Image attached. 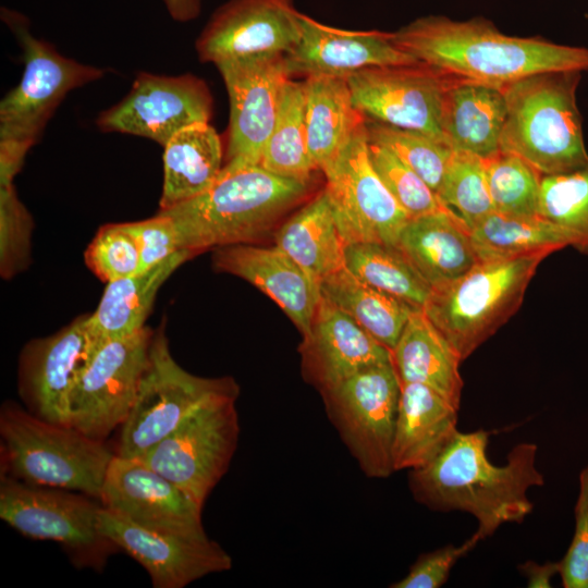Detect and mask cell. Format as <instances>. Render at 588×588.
I'll list each match as a JSON object with an SVG mask.
<instances>
[{
	"label": "cell",
	"mask_w": 588,
	"mask_h": 588,
	"mask_svg": "<svg viewBox=\"0 0 588 588\" xmlns=\"http://www.w3.org/2000/svg\"><path fill=\"white\" fill-rule=\"evenodd\" d=\"M493 432L458 431L431 462L408 471L415 501L432 511L473 515L483 540L503 524L523 523L534 509L527 491L544 483L535 443L516 444L502 466L491 463L487 448Z\"/></svg>",
	"instance_id": "6da1fadb"
},
{
	"label": "cell",
	"mask_w": 588,
	"mask_h": 588,
	"mask_svg": "<svg viewBox=\"0 0 588 588\" xmlns=\"http://www.w3.org/2000/svg\"><path fill=\"white\" fill-rule=\"evenodd\" d=\"M392 39L421 63L501 88L538 73L588 71V48L510 36L480 16H421L392 32Z\"/></svg>",
	"instance_id": "7a4b0ae2"
},
{
	"label": "cell",
	"mask_w": 588,
	"mask_h": 588,
	"mask_svg": "<svg viewBox=\"0 0 588 588\" xmlns=\"http://www.w3.org/2000/svg\"><path fill=\"white\" fill-rule=\"evenodd\" d=\"M309 183L278 176L261 166L222 168L198 196L159 212L168 216L181 249L248 244L308 192Z\"/></svg>",
	"instance_id": "3957f363"
},
{
	"label": "cell",
	"mask_w": 588,
	"mask_h": 588,
	"mask_svg": "<svg viewBox=\"0 0 588 588\" xmlns=\"http://www.w3.org/2000/svg\"><path fill=\"white\" fill-rule=\"evenodd\" d=\"M581 74L544 72L503 87L507 111L500 150L520 157L542 176L587 166L576 101Z\"/></svg>",
	"instance_id": "277c9868"
},
{
	"label": "cell",
	"mask_w": 588,
	"mask_h": 588,
	"mask_svg": "<svg viewBox=\"0 0 588 588\" xmlns=\"http://www.w3.org/2000/svg\"><path fill=\"white\" fill-rule=\"evenodd\" d=\"M1 471L27 483L100 499L114 454L71 425L47 421L13 401L0 408Z\"/></svg>",
	"instance_id": "5b68a950"
},
{
	"label": "cell",
	"mask_w": 588,
	"mask_h": 588,
	"mask_svg": "<svg viewBox=\"0 0 588 588\" xmlns=\"http://www.w3.org/2000/svg\"><path fill=\"white\" fill-rule=\"evenodd\" d=\"M1 19L14 34L24 63L20 83L0 102V166L19 172L65 96L99 79L105 71L68 58L50 42L35 37L23 14L2 8Z\"/></svg>",
	"instance_id": "8992f818"
},
{
	"label": "cell",
	"mask_w": 588,
	"mask_h": 588,
	"mask_svg": "<svg viewBox=\"0 0 588 588\" xmlns=\"http://www.w3.org/2000/svg\"><path fill=\"white\" fill-rule=\"evenodd\" d=\"M552 253L479 260L456 280L432 290L424 310L462 362L516 313L540 262Z\"/></svg>",
	"instance_id": "52a82bcc"
},
{
	"label": "cell",
	"mask_w": 588,
	"mask_h": 588,
	"mask_svg": "<svg viewBox=\"0 0 588 588\" xmlns=\"http://www.w3.org/2000/svg\"><path fill=\"white\" fill-rule=\"evenodd\" d=\"M238 392L230 377L204 378L182 368L171 354L164 330L158 328L115 454L143 457L200 407L220 397H237Z\"/></svg>",
	"instance_id": "ba28073f"
},
{
	"label": "cell",
	"mask_w": 588,
	"mask_h": 588,
	"mask_svg": "<svg viewBox=\"0 0 588 588\" xmlns=\"http://www.w3.org/2000/svg\"><path fill=\"white\" fill-rule=\"evenodd\" d=\"M75 492L0 471V517L26 537L61 543L73 564L101 571L118 548L99 529L100 501Z\"/></svg>",
	"instance_id": "9c48e42d"
},
{
	"label": "cell",
	"mask_w": 588,
	"mask_h": 588,
	"mask_svg": "<svg viewBox=\"0 0 588 588\" xmlns=\"http://www.w3.org/2000/svg\"><path fill=\"white\" fill-rule=\"evenodd\" d=\"M401 383L392 362L365 368L322 391L328 419L369 478L394 473L392 444Z\"/></svg>",
	"instance_id": "30bf717a"
},
{
	"label": "cell",
	"mask_w": 588,
	"mask_h": 588,
	"mask_svg": "<svg viewBox=\"0 0 588 588\" xmlns=\"http://www.w3.org/2000/svg\"><path fill=\"white\" fill-rule=\"evenodd\" d=\"M236 399L225 396L204 405L139 458L200 509L228 471L237 448Z\"/></svg>",
	"instance_id": "8fae6325"
},
{
	"label": "cell",
	"mask_w": 588,
	"mask_h": 588,
	"mask_svg": "<svg viewBox=\"0 0 588 588\" xmlns=\"http://www.w3.org/2000/svg\"><path fill=\"white\" fill-rule=\"evenodd\" d=\"M155 330L144 327L102 343L79 372L70 401L71 426L105 441L127 418L148 364Z\"/></svg>",
	"instance_id": "7c38bea8"
},
{
	"label": "cell",
	"mask_w": 588,
	"mask_h": 588,
	"mask_svg": "<svg viewBox=\"0 0 588 588\" xmlns=\"http://www.w3.org/2000/svg\"><path fill=\"white\" fill-rule=\"evenodd\" d=\"M323 174L324 191L345 245H396L411 216L387 188L370 161L366 125Z\"/></svg>",
	"instance_id": "4fadbf2b"
},
{
	"label": "cell",
	"mask_w": 588,
	"mask_h": 588,
	"mask_svg": "<svg viewBox=\"0 0 588 588\" xmlns=\"http://www.w3.org/2000/svg\"><path fill=\"white\" fill-rule=\"evenodd\" d=\"M457 78L421 62L367 68L346 77L353 101L366 119L419 132L444 144L443 98Z\"/></svg>",
	"instance_id": "5bb4252c"
},
{
	"label": "cell",
	"mask_w": 588,
	"mask_h": 588,
	"mask_svg": "<svg viewBox=\"0 0 588 588\" xmlns=\"http://www.w3.org/2000/svg\"><path fill=\"white\" fill-rule=\"evenodd\" d=\"M212 96L205 81L186 73L140 72L127 95L96 120L101 132H118L155 140L162 147L181 130L209 123Z\"/></svg>",
	"instance_id": "9a60e30c"
},
{
	"label": "cell",
	"mask_w": 588,
	"mask_h": 588,
	"mask_svg": "<svg viewBox=\"0 0 588 588\" xmlns=\"http://www.w3.org/2000/svg\"><path fill=\"white\" fill-rule=\"evenodd\" d=\"M230 102L225 169L260 163L286 83L284 56L240 58L216 64Z\"/></svg>",
	"instance_id": "2e32d148"
},
{
	"label": "cell",
	"mask_w": 588,
	"mask_h": 588,
	"mask_svg": "<svg viewBox=\"0 0 588 588\" xmlns=\"http://www.w3.org/2000/svg\"><path fill=\"white\" fill-rule=\"evenodd\" d=\"M294 0H229L210 16L196 39L201 62L284 56L301 36Z\"/></svg>",
	"instance_id": "e0dca14e"
},
{
	"label": "cell",
	"mask_w": 588,
	"mask_h": 588,
	"mask_svg": "<svg viewBox=\"0 0 588 588\" xmlns=\"http://www.w3.org/2000/svg\"><path fill=\"white\" fill-rule=\"evenodd\" d=\"M89 314L58 332L29 341L19 362V394L38 418L71 425L70 401L76 379L96 351L88 330Z\"/></svg>",
	"instance_id": "ac0fdd59"
},
{
	"label": "cell",
	"mask_w": 588,
	"mask_h": 588,
	"mask_svg": "<svg viewBox=\"0 0 588 588\" xmlns=\"http://www.w3.org/2000/svg\"><path fill=\"white\" fill-rule=\"evenodd\" d=\"M99 529L148 573L154 588H183L232 568L231 555L205 536H183L140 527L101 506Z\"/></svg>",
	"instance_id": "d6986e66"
},
{
	"label": "cell",
	"mask_w": 588,
	"mask_h": 588,
	"mask_svg": "<svg viewBox=\"0 0 588 588\" xmlns=\"http://www.w3.org/2000/svg\"><path fill=\"white\" fill-rule=\"evenodd\" d=\"M108 511L147 529L183 535H207L201 510L177 486L139 458L114 454L100 499Z\"/></svg>",
	"instance_id": "ffe728a7"
},
{
	"label": "cell",
	"mask_w": 588,
	"mask_h": 588,
	"mask_svg": "<svg viewBox=\"0 0 588 588\" xmlns=\"http://www.w3.org/2000/svg\"><path fill=\"white\" fill-rule=\"evenodd\" d=\"M301 36L284 54L290 76L347 77L373 66L418 63L392 39V32L332 27L301 13Z\"/></svg>",
	"instance_id": "44dd1931"
},
{
	"label": "cell",
	"mask_w": 588,
	"mask_h": 588,
	"mask_svg": "<svg viewBox=\"0 0 588 588\" xmlns=\"http://www.w3.org/2000/svg\"><path fill=\"white\" fill-rule=\"evenodd\" d=\"M213 267L240 277L269 296L307 339L320 301V282L277 245L238 244L215 249Z\"/></svg>",
	"instance_id": "7402d4cb"
},
{
	"label": "cell",
	"mask_w": 588,
	"mask_h": 588,
	"mask_svg": "<svg viewBox=\"0 0 588 588\" xmlns=\"http://www.w3.org/2000/svg\"><path fill=\"white\" fill-rule=\"evenodd\" d=\"M303 354L307 375L320 392L365 368L391 362L388 347L322 296Z\"/></svg>",
	"instance_id": "603a6c76"
},
{
	"label": "cell",
	"mask_w": 588,
	"mask_h": 588,
	"mask_svg": "<svg viewBox=\"0 0 588 588\" xmlns=\"http://www.w3.org/2000/svg\"><path fill=\"white\" fill-rule=\"evenodd\" d=\"M395 246L431 290L456 280L479 261L468 225L449 208L411 218Z\"/></svg>",
	"instance_id": "cb8c5ba5"
},
{
	"label": "cell",
	"mask_w": 588,
	"mask_h": 588,
	"mask_svg": "<svg viewBox=\"0 0 588 588\" xmlns=\"http://www.w3.org/2000/svg\"><path fill=\"white\" fill-rule=\"evenodd\" d=\"M400 383L392 463L394 471H409L431 462L453 440L458 408L428 385Z\"/></svg>",
	"instance_id": "d4e9b609"
},
{
	"label": "cell",
	"mask_w": 588,
	"mask_h": 588,
	"mask_svg": "<svg viewBox=\"0 0 588 588\" xmlns=\"http://www.w3.org/2000/svg\"><path fill=\"white\" fill-rule=\"evenodd\" d=\"M506 111L503 88L458 77L443 98L441 130L445 144L452 150L490 158L500 151Z\"/></svg>",
	"instance_id": "484cf974"
},
{
	"label": "cell",
	"mask_w": 588,
	"mask_h": 588,
	"mask_svg": "<svg viewBox=\"0 0 588 588\" xmlns=\"http://www.w3.org/2000/svg\"><path fill=\"white\" fill-rule=\"evenodd\" d=\"M304 84L305 122L310 157L322 173L366 125L345 77L313 75Z\"/></svg>",
	"instance_id": "4316f807"
},
{
	"label": "cell",
	"mask_w": 588,
	"mask_h": 588,
	"mask_svg": "<svg viewBox=\"0 0 588 588\" xmlns=\"http://www.w3.org/2000/svg\"><path fill=\"white\" fill-rule=\"evenodd\" d=\"M194 255L182 249L148 270L107 283L96 310L88 317L95 350L144 328L159 289Z\"/></svg>",
	"instance_id": "83f0119b"
},
{
	"label": "cell",
	"mask_w": 588,
	"mask_h": 588,
	"mask_svg": "<svg viewBox=\"0 0 588 588\" xmlns=\"http://www.w3.org/2000/svg\"><path fill=\"white\" fill-rule=\"evenodd\" d=\"M391 362L401 382L430 387L460 409L462 359L433 326L424 308L415 310L404 327Z\"/></svg>",
	"instance_id": "f1b7e54d"
},
{
	"label": "cell",
	"mask_w": 588,
	"mask_h": 588,
	"mask_svg": "<svg viewBox=\"0 0 588 588\" xmlns=\"http://www.w3.org/2000/svg\"><path fill=\"white\" fill-rule=\"evenodd\" d=\"M160 209H168L207 191L224 163L221 139L209 123L185 127L163 146Z\"/></svg>",
	"instance_id": "f546056e"
},
{
	"label": "cell",
	"mask_w": 588,
	"mask_h": 588,
	"mask_svg": "<svg viewBox=\"0 0 588 588\" xmlns=\"http://www.w3.org/2000/svg\"><path fill=\"white\" fill-rule=\"evenodd\" d=\"M274 238L279 248L319 282L345 267L346 245L324 189L285 221Z\"/></svg>",
	"instance_id": "4dcf8cb0"
},
{
	"label": "cell",
	"mask_w": 588,
	"mask_h": 588,
	"mask_svg": "<svg viewBox=\"0 0 588 588\" xmlns=\"http://www.w3.org/2000/svg\"><path fill=\"white\" fill-rule=\"evenodd\" d=\"M320 290L323 298L350 315L390 351L412 314L419 309L363 282L345 267L321 280Z\"/></svg>",
	"instance_id": "1f68e13d"
},
{
	"label": "cell",
	"mask_w": 588,
	"mask_h": 588,
	"mask_svg": "<svg viewBox=\"0 0 588 588\" xmlns=\"http://www.w3.org/2000/svg\"><path fill=\"white\" fill-rule=\"evenodd\" d=\"M479 260L509 258L569 246L566 234L541 216H514L492 211L470 229Z\"/></svg>",
	"instance_id": "d6a6232c"
},
{
	"label": "cell",
	"mask_w": 588,
	"mask_h": 588,
	"mask_svg": "<svg viewBox=\"0 0 588 588\" xmlns=\"http://www.w3.org/2000/svg\"><path fill=\"white\" fill-rule=\"evenodd\" d=\"M259 166L278 176L306 183L317 170L307 144L303 82L286 83Z\"/></svg>",
	"instance_id": "836d02e7"
},
{
	"label": "cell",
	"mask_w": 588,
	"mask_h": 588,
	"mask_svg": "<svg viewBox=\"0 0 588 588\" xmlns=\"http://www.w3.org/2000/svg\"><path fill=\"white\" fill-rule=\"evenodd\" d=\"M345 268L363 282L424 308L431 287L393 245L352 243L345 246Z\"/></svg>",
	"instance_id": "e575fe53"
},
{
	"label": "cell",
	"mask_w": 588,
	"mask_h": 588,
	"mask_svg": "<svg viewBox=\"0 0 588 588\" xmlns=\"http://www.w3.org/2000/svg\"><path fill=\"white\" fill-rule=\"evenodd\" d=\"M539 216L559 226L569 246L588 255V164L568 173L541 176Z\"/></svg>",
	"instance_id": "d590c367"
},
{
	"label": "cell",
	"mask_w": 588,
	"mask_h": 588,
	"mask_svg": "<svg viewBox=\"0 0 588 588\" xmlns=\"http://www.w3.org/2000/svg\"><path fill=\"white\" fill-rule=\"evenodd\" d=\"M437 195L469 229L494 211L486 161L470 152L453 150Z\"/></svg>",
	"instance_id": "8d00e7d4"
},
{
	"label": "cell",
	"mask_w": 588,
	"mask_h": 588,
	"mask_svg": "<svg viewBox=\"0 0 588 588\" xmlns=\"http://www.w3.org/2000/svg\"><path fill=\"white\" fill-rule=\"evenodd\" d=\"M486 161L494 211L514 216L539 215L541 174L520 157L498 151Z\"/></svg>",
	"instance_id": "74e56055"
},
{
	"label": "cell",
	"mask_w": 588,
	"mask_h": 588,
	"mask_svg": "<svg viewBox=\"0 0 588 588\" xmlns=\"http://www.w3.org/2000/svg\"><path fill=\"white\" fill-rule=\"evenodd\" d=\"M367 138L391 149L438 194L453 150L426 134L366 120Z\"/></svg>",
	"instance_id": "f35d334b"
},
{
	"label": "cell",
	"mask_w": 588,
	"mask_h": 588,
	"mask_svg": "<svg viewBox=\"0 0 588 588\" xmlns=\"http://www.w3.org/2000/svg\"><path fill=\"white\" fill-rule=\"evenodd\" d=\"M370 161L411 218L446 209L430 186L388 147L368 140Z\"/></svg>",
	"instance_id": "ab89813d"
},
{
	"label": "cell",
	"mask_w": 588,
	"mask_h": 588,
	"mask_svg": "<svg viewBox=\"0 0 588 588\" xmlns=\"http://www.w3.org/2000/svg\"><path fill=\"white\" fill-rule=\"evenodd\" d=\"M84 259L106 283L138 273L140 267L137 243L124 223L102 225L87 246Z\"/></svg>",
	"instance_id": "60d3db41"
},
{
	"label": "cell",
	"mask_w": 588,
	"mask_h": 588,
	"mask_svg": "<svg viewBox=\"0 0 588 588\" xmlns=\"http://www.w3.org/2000/svg\"><path fill=\"white\" fill-rule=\"evenodd\" d=\"M33 219L14 185L0 186V274L8 280L30 261Z\"/></svg>",
	"instance_id": "b9f144b4"
},
{
	"label": "cell",
	"mask_w": 588,
	"mask_h": 588,
	"mask_svg": "<svg viewBox=\"0 0 588 588\" xmlns=\"http://www.w3.org/2000/svg\"><path fill=\"white\" fill-rule=\"evenodd\" d=\"M482 536L475 531L461 546L448 544L420 554L407 574L391 588H438L446 583L455 563L471 551Z\"/></svg>",
	"instance_id": "7bdbcfd3"
},
{
	"label": "cell",
	"mask_w": 588,
	"mask_h": 588,
	"mask_svg": "<svg viewBox=\"0 0 588 588\" xmlns=\"http://www.w3.org/2000/svg\"><path fill=\"white\" fill-rule=\"evenodd\" d=\"M575 530L559 575L565 588H588V465L579 474V493L574 509Z\"/></svg>",
	"instance_id": "ee69618b"
},
{
	"label": "cell",
	"mask_w": 588,
	"mask_h": 588,
	"mask_svg": "<svg viewBox=\"0 0 588 588\" xmlns=\"http://www.w3.org/2000/svg\"><path fill=\"white\" fill-rule=\"evenodd\" d=\"M124 224L139 249V272L150 269L182 250L171 219L159 211L149 219L124 222Z\"/></svg>",
	"instance_id": "f6af8a7d"
},
{
	"label": "cell",
	"mask_w": 588,
	"mask_h": 588,
	"mask_svg": "<svg viewBox=\"0 0 588 588\" xmlns=\"http://www.w3.org/2000/svg\"><path fill=\"white\" fill-rule=\"evenodd\" d=\"M520 574L527 579L529 588H550L551 579L559 574V562H546L538 564L534 561H526L518 566Z\"/></svg>",
	"instance_id": "bcb514c9"
},
{
	"label": "cell",
	"mask_w": 588,
	"mask_h": 588,
	"mask_svg": "<svg viewBox=\"0 0 588 588\" xmlns=\"http://www.w3.org/2000/svg\"><path fill=\"white\" fill-rule=\"evenodd\" d=\"M170 16L181 23L196 19L200 13L201 0H162Z\"/></svg>",
	"instance_id": "7dc6e473"
}]
</instances>
